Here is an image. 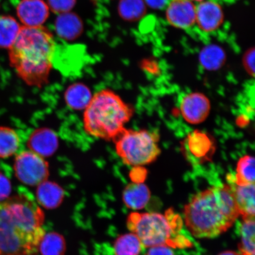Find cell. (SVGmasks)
Listing matches in <instances>:
<instances>
[{
	"label": "cell",
	"mask_w": 255,
	"mask_h": 255,
	"mask_svg": "<svg viewBox=\"0 0 255 255\" xmlns=\"http://www.w3.org/2000/svg\"><path fill=\"white\" fill-rule=\"evenodd\" d=\"M44 219L42 210L25 194L0 202V255H36L45 234Z\"/></svg>",
	"instance_id": "6da1fadb"
},
{
	"label": "cell",
	"mask_w": 255,
	"mask_h": 255,
	"mask_svg": "<svg viewBox=\"0 0 255 255\" xmlns=\"http://www.w3.org/2000/svg\"><path fill=\"white\" fill-rule=\"evenodd\" d=\"M184 222L194 237L212 239L230 229L240 216L229 184L201 191L184 207Z\"/></svg>",
	"instance_id": "7a4b0ae2"
},
{
	"label": "cell",
	"mask_w": 255,
	"mask_h": 255,
	"mask_svg": "<svg viewBox=\"0 0 255 255\" xmlns=\"http://www.w3.org/2000/svg\"><path fill=\"white\" fill-rule=\"evenodd\" d=\"M56 46L53 35L43 25H24L9 49V61L27 85L41 87L52 71Z\"/></svg>",
	"instance_id": "3957f363"
},
{
	"label": "cell",
	"mask_w": 255,
	"mask_h": 255,
	"mask_svg": "<svg viewBox=\"0 0 255 255\" xmlns=\"http://www.w3.org/2000/svg\"><path fill=\"white\" fill-rule=\"evenodd\" d=\"M133 113L132 108L116 92L103 89L92 96L85 108V131L95 138L113 141L126 128Z\"/></svg>",
	"instance_id": "277c9868"
},
{
	"label": "cell",
	"mask_w": 255,
	"mask_h": 255,
	"mask_svg": "<svg viewBox=\"0 0 255 255\" xmlns=\"http://www.w3.org/2000/svg\"><path fill=\"white\" fill-rule=\"evenodd\" d=\"M181 225L180 218L170 209L165 216L157 213H132L127 221L128 228L138 237L143 247L146 248L159 245L180 247L174 238L179 237L177 234Z\"/></svg>",
	"instance_id": "5b68a950"
},
{
	"label": "cell",
	"mask_w": 255,
	"mask_h": 255,
	"mask_svg": "<svg viewBox=\"0 0 255 255\" xmlns=\"http://www.w3.org/2000/svg\"><path fill=\"white\" fill-rule=\"evenodd\" d=\"M158 140L157 133L150 130L125 128L113 141L124 163L138 167L151 163L161 154Z\"/></svg>",
	"instance_id": "8992f818"
},
{
	"label": "cell",
	"mask_w": 255,
	"mask_h": 255,
	"mask_svg": "<svg viewBox=\"0 0 255 255\" xmlns=\"http://www.w3.org/2000/svg\"><path fill=\"white\" fill-rule=\"evenodd\" d=\"M14 171L21 182L30 186H39L49 176V164L36 152L24 151L15 158Z\"/></svg>",
	"instance_id": "52a82bcc"
},
{
	"label": "cell",
	"mask_w": 255,
	"mask_h": 255,
	"mask_svg": "<svg viewBox=\"0 0 255 255\" xmlns=\"http://www.w3.org/2000/svg\"><path fill=\"white\" fill-rule=\"evenodd\" d=\"M211 104L206 95L200 92H191L181 97L180 111L184 120L193 125L202 123L208 117Z\"/></svg>",
	"instance_id": "ba28073f"
},
{
	"label": "cell",
	"mask_w": 255,
	"mask_h": 255,
	"mask_svg": "<svg viewBox=\"0 0 255 255\" xmlns=\"http://www.w3.org/2000/svg\"><path fill=\"white\" fill-rule=\"evenodd\" d=\"M196 6L190 0H170L165 11V17L172 26L187 29L196 24Z\"/></svg>",
	"instance_id": "9c48e42d"
},
{
	"label": "cell",
	"mask_w": 255,
	"mask_h": 255,
	"mask_svg": "<svg viewBox=\"0 0 255 255\" xmlns=\"http://www.w3.org/2000/svg\"><path fill=\"white\" fill-rule=\"evenodd\" d=\"M224 21L222 6L212 0H205L196 7V24L201 30L212 33L220 27Z\"/></svg>",
	"instance_id": "30bf717a"
},
{
	"label": "cell",
	"mask_w": 255,
	"mask_h": 255,
	"mask_svg": "<svg viewBox=\"0 0 255 255\" xmlns=\"http://www.w3.org/2000/svg\"><path fill=\"white\" fill-rule=\"evenodd\" d=\"M49 6L43 0H21L17 8L19 19L24 26L39 27L49 16Z\"/></svg>",
	"instance_id": "8fae6325"
},
{
	"label": "cell",
	"mask_w": 255,
	"mask_h": 255,
	"mask_svg": "<svg viewBox=\"0 0 255 255\" xmlns=\"http://www.w3.org/2000/svg\"><path fill=\"white\" fill-rule=\"evenodd\" d=\"M229 184L242 219L255 218V184L239 186L231 178Z\"/></svg>",
	"instance_id": "7c38bea8"
},
{
	"label": "cell",
	"mask_w": 255,
	"mask_h": 255,
	"mask_svg": "<svg viewBox=\"0 0 255 255\" xmlns=\"http://www.w3.org/2000/svg\"><path fill=\"white\" fill-rule=\"evenodd\" d=\"M185 148L193 157L196 159L205 158L214 150V142L207 133L194 130L185 139Z\"/></svg>",
	"instance_id": "4fadbf2b"
},
{
	"label": "cell",
	"mask_w": 255,
	"mask_h": 255,
	"mask_svg": "<svg viewBox=\"0 0 255 255\" xmlns=\"http://www.w3.org/2000/svg\"><path fill=\"white\" fill-rule=\"evenodd\" d=\"M56 31L63 39H77L84 30V24L77 14L68 12L60 14L55 21Z\"/></svg>",
	"instance_id": "5bb4252c"
},
{
	"label": "cell",
	"mask_w": 255,
	"mask_h": 255,
	"mask_svg": "<svg viewBox=\"0 0 255 255\" xmlns=\"http://www.w3.org/2000/svg\"><path fill=\"white\" fill-rule=\"evenodd\" d=\"M151 198L148 187L142 183H130L123 191V201L132 210H141L147 205Z\"/></svg>",
	"instance_id": "9a60e30c"
},
{
	"label": "cell",
	"mask_w": 255,
	"mask_h": 255,
	"mask_svg": "<svg viewBox=\"0 0 255 255\" xmlns=\"http://www.w3.org/2000/svg\"><path fill=\"white\" fill-rule=\"evenodd\" d=\"M38 202L44 208H57L64 198V191L62 187L53 182L44 181L38 186L36 191Z\"/></svg>",
	"instance_id": "2e32d148"
},
{
	"label": "cell",
	"mask_w": 255,
	"mask_h": 255,
	"mask_svg": "<svg viewBox=\"0 0 255 255\" xmlns=\"http://www.w3.org/2000/svg\"><path fill=\"white\" fill-rule=\"evenodd\" d=\"M30 150L43 157H49L56 150V137L48 129H41L33 133L28 141Z\"/></svg>",
	"instance_id": "e0dca14e"
},
{
	"label": "cell",
	"mask_w": 255,
	"mask_h": 255,
	"mask_svg": "<svg viewBox=\"0 0 255 255\" xmlns=\"http://www.w3.org/2000/svg\"><path fill=\"white\" fill-rule=\"evenodd\" d=\"M239 226L241 244L239 245L242 255H255V218H245Z\"/></svg>",
	"instance_id": "ac0fdd59"
},
{
	"label": "cell",
	"mask_w": 255,
	"mask_h": 255,
	"mask_svg": "<svg viewBox=\"0 0 255 255\" xmlns=\"http://www.w3.org/2000/svg\"><path fill=\"white\" fill-rule=\"evenodd\" d=\"M21 27L17 21L11 16H0V48L9 49L17 38Z\"/></svg>",
	"instance_id": "d6986e66"
},
{
	"label": "cell",
	"mask_w": 255,
	"mask_h": 255,
	"mask_svg": "<svg viewBox=\"0 0 255 255\" xmlns=\"http://www.w3.org/2000/svg\"><path fill=\"white\" fill-rule=\"evenodd\" d=\"M226 55L221 47L211 44L203 48L199 59L203 68L209 71L219 69L225 63Z\"/></svg>",
	"instance_id": "ffe728a7"
},
{
	"label": "cell",
	"mask_w": 255,
	"mask_h": 255,
	"mask_svg": "<svg viewBox=\"0 0 255 255\" xmlns=\"http://www.w3.org/2000/svg\"><path fill=\"white\" fill-rule=\"evenodd\" d=\"M114 247L116 255H139L143 246L138 237L130 233L117 238Z\"/></svg>",
	"instance_id": "44dd1931"
},
{
	"label": "cell",
	"mask_w": 255,
	"mask_h": 255,
	"mask_svg": "<svg viewBox=\"0 0 255 255\" xmlns=\"http://www.w3.org/2000/svg\"><path fill=\"white\" fill-rule=\"evenodd\" d=\"M39 251L41 255H65V239L56 232L45 234L40 242Z\"/></svg>",
	"instance_id": "7402d4cb"
},
{
	"label": "cell",
	"mask_w": 255,
	"mask_h": 255,
	"mask_svg": "<svg viewBox=\"0 0 255 255\" xmlns=\"http://www.w3.org/2000/svg\"><path fill=\"white\" fill-rule=\"evenodd\" d=\"M146 5L144 0H120L119 13L124 20L137 21L145 14Z\"/></svg>",
	"instance_id": "603a6c76"
},
{
	"label": "cell",
	"mask_w": 255,
	"mask_h": 255,
	"mask_svg": "<svg viewBox=\"0 0 255 255\" xmlns=\"http://www.w3.org/2000/svg\"><path fill=\"white\" fill-rule=\"evenodd\" d=\"M91 98L90 91L82 84L72 85L68 89L65 95L67 104L75 110L87 107Z\"/></svg>",
	"instance_id": "cb8c5ba5"
},
{
	"label": "cell",
	"mask_w": 255,
	"mask_h": 255,
	"mask_svg": "<svg viewBox=\"0 0 255 255\" xmlns=\"http://www.w3.org/2000/svg\"><path fill=\"white\" fill-rule=\"evenodd\" d=\"M20 138L14 129L0 127V157H11L20 146Z\"/></svg>",
	"instance_id": "d4e9b609"
},
{
	"label": "cell",
	"mask_w": 255,
	"mask_h": 255,
	"mask_svg": "<svg viewBox=\"0 0 255 255\" xmlns=\"http://www.w3.org/2000/svg\"><path fill=\"white\" fill-rule=\"evenodd\" d=\"M255 158L250 155L239 159L237 167L235 182L239 186L255 184Z\"/></svg>",
	"instance_id": "484cf974"
},
{
	"label": "cell",
	"mask_w": 255,
	"mask_h": 255,
	"mask_svg": "<svg viewBox=\"0 0 255 255\" xmlns=\"http://www.w3.org/2000/svg\"><path fill=\"white\" fill-rule=\"evenodd\" d=\"M76 0H47L49 9L56 14L65 13L74 7Z\"/></svg>",
	"instance_id": "4316f807"
},
{
	"label": "cell",
	"mask_w": 255,
	"mask_h": 255,
	"mask_svg": "<svg viewBox=\"0 0 255 255\" xmlns=\"http://www.w3.org/2000/svg\"><path fill=\"white\" fill-rule=\"evenodd\" d=\"M11 191L10 181L4 175L0 173V202L8 199Z\"/></svg>",
	"instance_id": "83f0119b"
},
{
	"label": "cell",
	"mask_w": 255,
	"mask_h": 255,
	"mask_svg": "<svg viewBox=\"0 0 255 255\" xmlns=\"http://www.w3.org/2000/svg\"><path fill=\"white\" fill-rule=\"evenodd\" d=\"M255 49L247 51L244 57V64L247 71L254 76L255 74Z\"/></svg>",
	"instance_id": "f1b7e54d"
},
{
	"label": "cell",
	"mask_w": 255,
	"mask_h": 255,
	"mask_svg": "<svg viewBox=\"0 0 255 255\" xmlns=\"http://www.w3.org/2000/svg\"><path fill=\"white\" fill-rule=\"evenodd\" d=\"M146 255H175L170 247L167 245H159L151 247Z\"/></svg>",
	"instance_id": "f546056e"
},
{
	"label": "cell",
	"mask_w": 255,
	"mask_h": 255,
	"mask_svg": "<svg viewBox=\"0 0 255 255\" xmlns=\"http://www.w3.org/2000/svg\"><path fill=\"white\" fill-rule=\"evenodd\" d=\"M144 1L148 7L154 9H159L166 6L169 0H144Z\"/></svg>",
	"instance_id": "4dcf8cb0"
},
{
	"label": "cell",
	"mask_w": 255,
	"mask_h": 255,
	"mask_svg": "<svg viewBox=\"0 0 255 255\" xmlns=\"http://www.w3.org/2000/svg\"><path fill=\"white\" fill-rule=\"evenodd\" d=\"M218 255H242L240 253L232 251H226L219 254Z\"/></svg>",
	"instance_id": "1f68e13d"
},
{
	"label": "cell",
	"mask_w": 255,
	"mask_h": 255,
	"mask_svg": "<svg viewBox=\"0 0 255 255\" xmlns=\"http://www.w3.org/2000/svg\"><path fill=\"white\" fill-rule=\"evenodd\" d=\"M190 1H193V2H202L203 1H205V0H190Z\"/></svg>",
	"instance_id": "d6a6232c"
}]
</instances>
